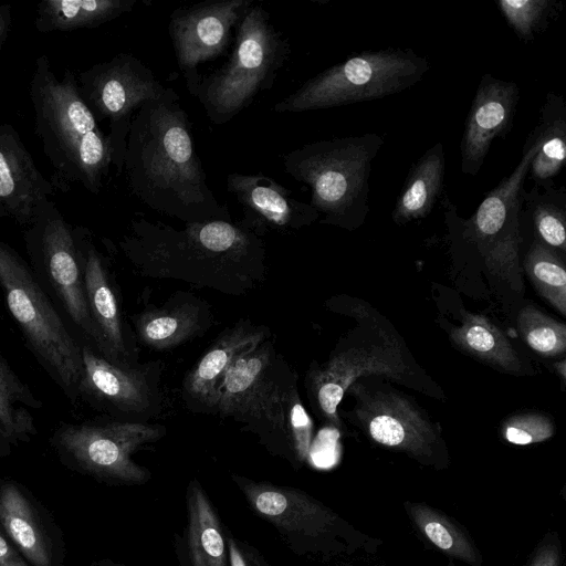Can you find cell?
<instances>
[{
    "label": "cell",
    "mask_w": 566,
    "mask_h": 566,
    "mask_svg": "<svg viewBox=\"0 0 566 566\" xmlns=\"http://www.w3.org/2000/svg\"><path fill=\"white\" fill-rule=\"evenodd\" d=\"M123 172L129 192L158 213L184 223L231 220L207 182L188 114L171 87L135 113Z\"/></svg>",
    "instance_id": "1"
},
{
    "label": "cell",
    "mask_w": 566,
    "mask_h": 566,
    "mask_svg": "<svg viewBox=\"0 0 566 566\" xmlns=\"http://www.w3.org/2000/svg\"><path fill=\"white\" fill-rule=\"evenodd\" d=\"M119 245L144 273L182 280L218 289L234 279L243 287L264 270V243L239 221L210 220L185 223L178 229L136 216Z\"/></svg>",
    "instance_id": "2"
},
{
    "label": "cell",
    "mask_w": 566,
    "mask_h": 566,
    "mask_svg": "<svg viewBox=\"0 0 566 566\" xmlns=\"http://www.w3.org/2000/svg\"><path fill=\"white\" fill-rule=\"evenodd\" d=\"M327 307L356 319L357 326L337 343L328 358L314 363L305 375V388L315 413L338 428V406L347 389L365 377H386L436 399L441 388L419 366L390 322L369 304L350 297H333Z\"/></svg>",
    "instance_id": "3"
},
{
    "label": "cell",
    "mask_w": 566,
    "mask_h": 566,
    "mask_svg": "<svg viewBox=\"0 0 566 566\" xmlns=\"http://www.w3.org/2000/svg\"><path fill=\"white\" fill-rule=\"evenodd\" d=\"M29 95L34 134L52 166L53 187L69 192L77 182L98 195L113 166L112 149L107 134L81 98L76 74L66 70L59 78L49 57L41 54L35 60Z\"/></svg>",
    "instance_id": "4"
},
{
    "label": "cell",
    "mask_w": 566,
    "mask_h": 566,
    "mask_svg": "<svg viewBox=\"0 0 566 566\" xmlns=\"http://www.w3.org/2000/svg\"><path fill=\"white\" fill-rule=\"evenodd\" d=\"M384 144L376 133L310 143L283 157L284 170L311 190L321 223L359 228L369 211L371 164Z\"/></svg>",
    "instance_id": "5"
},
{
    "label": "cell",
    "mask_w": 566,
    "mask_h": 566,
    "mask_svg": "<svg viewBox=\"0 0 566 566\" xmlns=\"http://www.w3.org/2000/svg\"><path fill=\"white\" fill-rule=\"evenodd\" d=\"M296 394L297 376L269 337L230 366L218 387L212 411L241 422L270 452L291 463L287 417Z\"/></svg>",
    "instance_id": "6"
},
{
    "label": "cell",
    "mask_w": 566,
    "mask_h": 566,
    "mask_svg": "<svg viewBox=\"0 0 566 566\" xmlns=\"http://www.w3.org/2000/svg\"><path fill=\"white\" fill-rule=\"evenodd\" d=\"M290 52L287 39L275 29L270 13L253 3L235 28L229 60L200 77L192 96L213 124H227L259 93L272 87Z\"/></svg>",
    "instance_id": "7"
},
{
    "label": "cell",
    "mask_w": 566,
    "mask_h": 566,
    "mask_svg": "<svg viewBox=\"0 0 566 566\" xmlns=\"http://www.w3.org/2000/svg\"><path fill=\"white\" fill-rule=\"evenodd\" d=\"M0 289L29 349L75 402L82 375V345L71 335L23 258L1 240Z\"/></svg>",
    "instance_id": "8"
},
{
    "label": "cell",
    "mask_w": 566,
    "mask_h": 566,
    "mask_svg": "<svg viewBox=\"0 0 566 566\" xmlns=\"http://www.w3.org/2000/svg\"><path fill=\"white\" fill-rule=\"evenodd\" d=\"M429 70L412 50L365 51L304 82L273 106L275 113H301L384 98L402 92Z\"/></svg>",
    "instance_id": "9"
},
{
    "label": "cell",
    "mask_w": 566,
    "mask_h": 566,
    "mask_svg": "<svg viewBox=\"0 0 566 566\" xmlns=\"http://www.w3.org/2000/svg\"><path fill=\"white\" fill-rule=\"evenodd\" d=\"M537 147L534 128L511 175L486 193L469 220L458 218L462 237L475 245L489 271L518 291L523 287L518 259L521 192Z\"/></svg>",
    "instance_id": "10"
},
{
    "label": "cell",
    "mask_w": 566,
    "mask_h": 566,
    "mask_svg": "<svg viewBox=\"0 0 566 566\" xmlns=\"http://www.w3.org/2000/svg\"><path fill=\"white\" fill-rule=\"evenodd\" d=\"M81 98L98 123L108 125L113 167L123 172L132 119L140 106L166 90L154 72L130 53H118L76 74Z\"/></svg>",
    "instance_id": "11"
},
{
    "label": "cell",
    "mask_w": 566,
    "mask_h": 566,
    "mask_svg": "<svg viewBox=\"0 0 566 566\" xmlns=\"http://www.w3.org/2000/svg\"><path fill=\"white\" fill-rule=\"evenodd\" d=\"M165 433V427L140 421L61 423L52 441L84 471L122 484L139 485L149 480L150 472L132 455Z\"/></svg>",
    "instance_id": "12"
},
{
    "label": "cell",
    "mask_w": 566,
    "mask_h": 566,
    "mask_svg": "<svg viewBox=\"0 0 566 566\" xmlns=\"http://www.w3.org/2000/svg\"><path fill=\"white\" fill-rule=\"evenodd\" d=\"M346 394L355 399L353 422L377 444L406 452L426 464L446 455L440 427L408 396L388 385L370 386L360 379Z\"/></svg>",
    "instance_id": "13"
},
{
    "label": "cell",
    "mask_w": 566,
    "mask_h": 566,
    "mask_svg": "<svg viewBox=\"0 0 566 566\" xmlns=\"http://www.w3.org/2000/svg\"><path fill=\"white\" fill-rule=\"evenodd\" d=\"M24 240L32 260L43 268L65 312L90 340V346L97 350L98 336L86 300L73 226L55 202L46 199L36 206L30 224L25 227Z\"/></svg>",
    "instance_id": "14"
},
{
    "label": "cell",
    "mask_w": 566,
    "mask_h": 566,
    "mask_svg": "<svg viewBox=\"0 0 566 566\" xmlns=\"http://www.w3.org/2000/svg\"><path fill=\"white\" fill-rule=\"evenodd\" d=\"M251 510L266 521L296 555L323 552L338 534L339 518L307 493L232 474Z\"/></svg>",
    "instance_id": "15"
},
{
    "label": "cell",
    "mask_w": 566,
    "mask_h": 566,
    "mask_svg": "<svg viewBox=\"0 0 566 566\" xmlns=\"http://www.w3.org/2000/svg\"><path fill=\"white\" fill-rule=\"evenodd\" d=\"M251 4L252 0H214L171 12L168 34L191 95L201 77L198 66L223 54L232 30Z\"/></svg>",
    "instance_id": "16"
},
{
    "label": "cell",
    "mask_w": 566,
    "mask_h": 566,
    "mask_svg": "<svg viewBox=\"0 0 566 566\" xmlns=\"http://www.w3.org/2000/svg\"><path fill=\"white\" fill-rule=\"evenodd\" d=\"M77 397L128 416H147L157 403L155 385L145 368L113 363L87 344H82Z\"/></svg>",
    "instance_id": "17"
},
{
    "label": "cell",
    "mask_w": 566,
    "mask_h": 566,
    "mask_svg": "<svg viewBox=\"0 0 566 566\" xmlns=\"http://www.w3.org/2000/svg\"><path fill=\"white\" fill-rule=\"evenodd\" d=\"M226 188L242 208L239 222L260 237L266 231L300 230L319 218L310 203L295 199L291 190L262 172H231Z\"/></svg>",
    "instance_id": "18"
},
{
    "label": "cell",
    "mask_w": 566,
    "mask_h": 566,
    "mask_svg": "<svg viewBox=\"0 0 566 566\" xmlns=\"http://www.w3.org/2000/svg\"><path fill=\"white\" fill-rule=\"evenodd\" d=\"M81 262L84 290L98 336L97 352L116 364H130L117 296L111 283L106 260L93 241L92 232L73 227Z\"/></svg>",
    "instance_id": "19"
},
{
    "label": "cell",
    "mask_w": 566,
    "mask_h": 566,
    "mask_svg": "<svg viewBox=\"0 0 566 566\" xmlns=\"http://www.w3.org/2000/svg\"><path fill=\"white\" fill-rule=\"evenodd\" d=\"M518 102V87L485 73L479 83L460 143L461 170L475 176L492 142L511 129Z\"/></svg>",
    "instance_id": "20"
},
{
    "label": "cell",
    "mask_w": 566,
    "mask_h": 566,
    "mask_svg": "<svg viewBox=\"0 0 566 566\" xmlns=\"http://www.w3.org/2000/svg\"><path fill=\"white\" fill-rule=\"evenodd\" d=\"M55 188L38 169L19 133L0 125V206L18 224H30L36 206Z\"/></svg>",
    "instance_id": "21"
},
{
    "label": "cell",
    "mask_w": 566,
    "mask_h": 566,
    "mask_svg": "<svg viewBox=\"0 0 566 566\" xmlns=\"http://www.w3.org/2000/svg\"><path fill=\"white\" fill-rule=\"evenodd\" d=\"M269 337L266 327L248 321L239 322L224 331L182 381V397L189 408L212 411L218 387L230 366Z\"/></svg>",
    "instance_id": "22"
},
{
    "label": "cell",
    "mask_w": 566,
    "mask_h": 566,
    "mask_svg": "<svg viewBox=\"0 0 566 566\" xmlns=\"http://www.w3.org/2000/svg\"><path fill=\"white\" fill-rule=\"evenodd\" d=\"M134 324L144 345L155 350H167L203 332L209 326V313L200 300L191 295L181 296L139 313Z\"/></svg>",
    "instance_id": "23"
},
{
    "label": "cell",
    "mask_w": 566,
    "mask_h": 566,
    "mask_svg": "<svg viewBox=\"0 0 566 566\" xmlns=\"http://www.w3.org/2000/svg\"><path fill=\"white\" fill-rule=\"evenodd\" d=\"M187 526L184 534L182 566H229L226 532L200 482L187 486Z\"/></svg>",
    "instance_id": "24"
},
{
    "label": "cell",
    "mask_w": 566,
    "mask_h": 566,
    "mask_svg": "<svg viewBox=\"0 0 566 566\" xmlns=\"http://www.w3.org/2000/svg\"><path fill=\"white\" fill-rule=\"evenodd\" d=\"M444 171V146L438 142L411 165L392 210L396 224L422 219L431 212L443 189Z\"/></svg>",
    "instance_id": "25"
},
{
    "label": "cell",
    "mask_w": 566,
    "mask_h": 566,
    "mask_svg": "<svg viewBox=\"0 0 566 566\" xmlns=\"http://www.w3.org/2000/svg\"><path fill=\"white\" fill-rule=\"evenodd\" d=\"M43 407L0 350V452L38 433L33 412Z\"/></svg>",
    "instance_id": "26"
},
{
    "label": "cell",
    "mask_w": 566,
    "mask_h": 566,
    "mask_svg": "<svg viewBox=\"0 0 566 566\" xmlns=\"http://www.w3.org/2000/svg\"><path fill=\"white\" fill-rule=\"evenodd\" d=\"M452 342L471 357L509 374H522V360L505 334L485 316L463 312L450 332Z\"/></svg>",
    "instance_id": "27"
},
{
    "label": "cell",
    "mask_w": 566,
    "mask_h": 566,
    "mask_svg": "<svg viewBox=\"0 0 566 566\" xmlns=\"http://www.w3.org/2000/svg\"><path fill=\"white\" fill-rule=\"evenodd\" d=\"M137 0H42L34 27L41 33L91 29L130 12Z\"/></svg>",
    "instance_id": "28"
},
{
    "label": "cell",
    "mask_w": 566,
    "mask_h": 566,
    "mask_svg": "<svg viewBox=\"0 0 566 566\" xmlns=\"http://www.w3.org/2000/svg\"><path fill=\"white\" fill-rule=\"evenodd\" d=\"M535 129L538 147L528 174L534 186L545 189L553 187V179L566 160V105L563 96L546 95Z\"/></svg>",
    "instance_id": "29"
},
{
    "label": "cell",
    "mask_w": 566,
    "mask_h": 566,
    "mask_svg": "<svg viewBox=\"0 0 566 566\" xmlns=\"http://www.w3.org/2000/svg\"><path fill=\"white\" fill-rule=\"evenodd\" d=\"M0 522L21 553L34 566H52L49 548L32 507L12 483L0 489Z\"/></svg>",
    "instance_id": "30"
},
{
    "label": "cell",
    "mask_w": 566,
    "mask_h": 566,
    "mask_svg": "<svg viewBox=\"0 0 566 566\" xmlns=\"http://www.w3.org/2000/svg\"><path fill=\"white\" fill-rule=\"evenodd\" d=\"M522 206L533 222L537 240L554 249L566 251V192L565 188L541 189L536 186L521 192Z\"/></svg>",
    "instance_id": "31"
},
{
    "label": "cell",
    "mask_w": 566,
    "mask_h": 566,
    "mask_svg": "<svg viewBox=\"0 0 566 566\" xmlns=\"http://www.w3.org/2000/svg\"><path fill=\"white\" fill-rule=\"evenodd\" d=\"M523 264L539 295L562 315H566V270L557 251L535 240Z\"/></svg>",
    "instance_id": "32"
},
{
    "label": "cell",
    "mask_w": 566,
    "mask_h": 566,
    "mask_svg": "<svg viewBox=\"0 0 566 566\" xmlns=\"http://www.w3.org/2000/svg\"><path fill=\"white\" fill-rule=\"evenodd\" d=\"M406 509L421 533L438 548L470 564L480 562L470 539L443 514L420 503H406Z\"/></svg>",
    "instance_id": "33"
},
{
    "label": "cell",
    "mask_w": 566,
    "mask_h": 566,
    "mask_svg": "<svg viewBox=\"0 0 566 566\" xmlns=\"http://www.w3.org/2000/svg\"><path fill=\"white\" fill-rule=\"evenodd\" d=\"M517 329L531 349L543 357H557L566 350V326L534 304L521 308Z\"/></svg>",
    "instance_id": "34"
},
{
    "label": "cell",
    "mask_w": 566,
    "mask_h": 566,
    "mask_svg": "<svg viewBox=\"0 0 566 566\" xmlns=\"http://www.w3.org/2000/svg\"><path fill=\"white\" fill-rule=\"evenodd\" d=\"M499 10L510 28L524 41L544 29L558 3L552 0H499Z\"/></svg>",
    "instance_id": "35"
},
{
    "label": "cell",
    "mask_w": 566,
    "mask_h": 566,
    "mask_svg": "<svg viewBox=\"0 0 566 566\" xmlns=\"http://www.w3.org/2000/svg\"><path fill=\"white\" fill-rule=\"evenodd\" d=\"M555 432L553 420L542 412L516 413L503 421V438L516 446H527L549 439Z\"/></svg>",
    "instance_id": "36"
},
{
    "label": "cell",
    "mask_w": 566,
    "mask_h": 566,
    "mask_svg": "<svg viewBox=\"0 0 566 566\" xmlns=\"http://www.w3.org/2000/svg\"><path fill=\"white\" fill-rule=\"evenodd\" d=\"M229 566H270L259 552L248 543L227 536Z\"/></svg>",
    "instance_id": "37"
},
{
    "label": "cell",
    "mask_w": 566,
    "mask_h": 566,
    "mask_svg": "<svg viewBox=\"0 0 566 566\" xmlns=\"http://www.w3.org/2000/svg\"><path fill=\"white\" fill-rule=\"evenodd\" d=\"M560 551L555 544H547L537 551L531 566H559Z\"/></svg>",
    "instance_id": "38"
},
{
    "label": "cell",
    "mask_w": 566,
    "mask_h": 566,
    "mask_svg": "<svg viewBox=\"0 0 566 566\" xmlns=\"http://www.w3.org/2000/svg\"><path fill=\"white\" fill-rule=\"evenodd\" d=\"M0 566H27L0 530Z\"/></svg>",
    "instance_id": "39"
},
{
    "label": "cell",
    "mask_w": 566,
    "mask_h": 566,
    "mask_svg": "<svg viewBox=\"0 0 566 566\" xmlns=\"http://www.w3.org/2000/svg\"><path fill=\"white\" fill-rule=\"evenodd\" d=\"M12 23V7L9 3L0 6V50L6 42Z\"/></svg>",
    "instance_id": "40"
},
{
    "label": "cell",
    "mask_w": 566,
    "mask_h": 566,
    "mask_svg": "<svg viewBox=\"0 0 566 566\" xmlns=\"http://www.w3.org/2000/svg\"><path fill=\"white\" fill-rule=\"evenodd\" d=\"M556 369L559 371L562 379H565L566 373H565V360L562 359L559 363L556 364Z\"/></svg>",
    "instance_id": "41"
},
{
    "label": "cell",
    "mask_w": 566,
    "mask_h": 566,
    "mask_svg": "<svg viewBox=\"0 0 566 566\" xmlns=\"http://www.w3.org/2000/svg\"><path fill=\"white\" fill-rule=\"evenodd\" d=\"M8 217L3 208L0 206V219Z\"/></svg>",
    "instance_id": "42"
}]
</instances>
